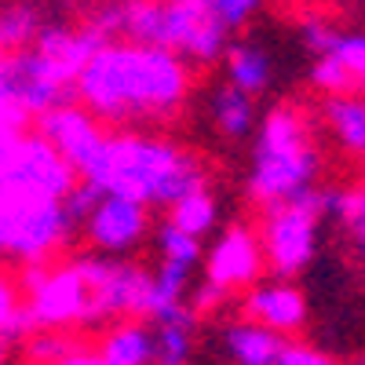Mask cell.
Returning <instances> with one entry per match:
<instances>
[{"label": "cell", "instance_id": "cell-1", "mask_svg": "<svg viewBox=\"0 0 365 365\" xmlns=\"http://www.w3.org/2000/svg\"><path fill=\"white\" fill-rule=\"evenodd\" d=\"M187 66L175 51L135 44V41H103L81 66L73 91L77 103L110 125H143L161 120L187 99Z\"/></svg>", "mask_w": 365, "mask_h": 365}, {"label": "cell", "instance_id": "cell-2", "mask_svg": "<svg viewBox=\"0 0 365 365\" xmlns=\"http://www.w3.org/2000/svg\"><path fill=\"white\" fill-rule=\"evenodd\" d=\"M96 26L106 37L154 44L201 66L227 51V29L212 19L205 0H113Z\"/></svg>", "mask_w": 365, "mask_h": 365}, {"label": "cell", "instance_id": "cell-3", "mask_svg": "<svg viewBox=\"0 0 365 365\" xmlns=\"http://www.w3.org/2000/svg\"><path fill=\"white\" fill-rule=\"evenodd\" d=\"M103 190H120L135 201L172 208L187 194L205 187L201 165L168 139L154 135H110L106 165H103Z\"/></svg>", "mask_w": 365, "mask_h": 365}, {"label": "cell", "instance_id": "cell-4", "mask_svg": "<svg viewBox=\"0 0 365 365\" xmlns=\"http://www.w3.org/2000/svg\"><path fill=\"white\" fill-rule=\"evenodd\" d=\"M318 150L307 135V125L292 110H274L252 150V197L270 205L299 201L314 190Z\"/></svg>", "mask_w": 365, "mask_h": 365}, {"label": "cell", "instance_id": "cell-5", "mask_svg": "<svg viewBox=\"0 0 365 365\" xmlns=\"http://www.w3.org/2000/svg\"><path fill=\"white\" fill-rule=\"evenodd\" d=\"M70 237L73 230L63 216V197L37 201L0 190V256L37 263Z\"/></svg>", "mask_w": 365, "mask_h": 365}, {"label": "cell", "instance_id": "cell-6", "mask_svg": "<svg viewBox=\"0 0 365 365\" xmlns=\"http://www.w3.org/2000/svg\"><path fill=\"white\" fill-rule=\"evenodd\" d=\"M0 99L11 103L26 117H41L51 106L77 103L73 81L58 73V66L34 44L0 55Z\"/></svg>", "mask_w": 365, "mask_h": 365}, {"label": "cell", "instance_id": "cell-7", "mask_svg": "<svg viewBox=\"0 0 365 365\" xmlns=\"http://www.w3.org/2000/svg\"><path fill=\"white\" fill-rule=\"evenodd\" d=\"M37 132L63 154V161L77 172V179H88L99 187L103 165H106V143L110 135L99 128V117L84 110L81 103L51 106L37 117Z\"/></svg>", "mask_w": 365, "mask_h": 365}, {"label": "cell", "instance_id": "cell-8", "mask_svg": "<svg viewBox=\"0 0 365 365\" xmlns=\"http://www.w3.org/2000/svg\"><path fill=\"white\" fill-rule=\"evenodd\" d=\"M311 194L299 197V201L270 205V216H267L259 245H263V263L274 274H282V278L299 274L318 252V223H322V216H318Z\"/></svg>", "mask_w": 365, "mask_h": 365}, {"label": "cell", "instance_id": "cell-9", "mask_svg": "<svg viewBox=\"0 0 365 365\" xmlns=\"http://www.w3.org/2000/svg\"><path fill=\"white\" fill-rule=\"evenodd\" d=\"M77 182V172L63 161V154L41 132H19L15 154L8 165V179L0 190L37 201H58Z\"/></svg>", "mask_w": 365, "mask_h": 365}, {"label": "cell", "instance_id": "cell-10", "mask_svg": "<svg viewBox=\"0 0 365 365\" xmlns=\"http://www.w3.org/2000/svg\"><path fill=\"white\" fill-rule=\"evenodd\" d=\"M26 292H29L26 322H37V325H73V322L84 325L91 311V289L73 263L51 274L41 270V263H29Z\"/></svg>", "mask_w": 365, "mask_h": 365}, {"label": "cell", "instance_id": "cell-11", "mask_svg": "<svg viewBox=\"0 0 365 365\" xmlns=\"http://www.w3.org/2000/svg\"><path fill=\"white\" fill-rule=\"evenodd\" d=\"M84 237L88 245L103 252V256H128L132 249L143 245V237L150 230V216L146 205L120 194V190H103V197L96 201V208L84 220Z\"/></svg>", "mask_w": 365, "mask_h": 365}, {"label": "cell", "instance_id": "cell-12", "mask_svg": "<svg viewBox=\"0 0 365 365\" xmlns=\"http://www.w3.org/2000/svg\"><path fill=\"white\" fill-rule=\"evenodd\" d=\"M263 270V245L259 237L245 227H230L208 252L205 267V285L212 292H234V289H249Z\"/></svg>", "mask_w": 365, "mask_h": 365}, {"label": "cell", "instance_id": "cell-13", "mask_svg": "<svg viewBox=\"0 0 365 365\" xmlns=\"http://www.w3.org/2000/svg\"><path fill=\"white\" fill-rule=\"evenodd\" d=\"M241 311L245 318L274 329V332H296L303 322H307V299L303 292L282 278V274H274L270 282H252L245 289V299H241Z\"/></svg>", "mask_w": 365, "mask_h": 365}, {"label": "cell", "instance_id": "cell-14", "mask_svg": "<svg viewBox=\"0 0 365 365\" xmlns=\"http://www.w3.org/2000/svg\"><path fill=\"white\" fill-rule=\"evenodd\" d=\"M285 344V332H274L252 318L227 322L220 329V354L227 365H278Z\"/></svg>", "mask_w": 365, "mask_h": 365}, {"label": "cell", "instance_id": "cell-15", "mask_svg": "<svg viewBox=\"0 0 365 365\" xmlns=\"http://www.w3.org/2000/svg\"><path fill=\"white\" fill-rule=\"evenodd\" d=\"M303 44L314 58H332L336 66L347 70V77L365 81V34H358V29H332L325 22H307Z\"/></svg>", "mask_w": 365, "mask_h": 365}, {"label": "cell", "instance_id": "cell-16", "mask_svg": "<svg viewBox=\"0 0 365 365\" xmlns=\"http://www.w3.org/2000/svg\"><path fill=\"white\" fill-rule=\"evenodd\" d=\"M208 120H212V128L230 143L249 139L252 128H256V96L241 91L230 81L216 84L208 96Z\"/></svg>", "mask_w": 365, "mask_h": 365}, {"label": "cell", "instance_id": "cell-17", "mask_svg": "<svg viewBox=\"0 0 365 365\" xmlns=\"http://www.w3.org/2000/svg\"><path fill=\"white\" fill-rule=\"evenodd\" d=\"M322 113L332 135L344 143V150L365 158V96H358V91H329Z\"/></svg>", "mask_w": 365, "mask_h": 365}, {"label": "cell", "instance_id": "cell-18", "mask_svg": "<svg viewBox=\"0 0 365 365\" xmlns=\"http://www.w3.org/2000/svg\"><path fill=\"white\" fill-rule=\"evenodd\" d=\"M223 63H227V81L237 84L241 91L249 96H263L274 81V58L267 48L252 44V41H241V44H230L223 51Z\"/></svg>", "mask_w": 365, "mask_h": 365}, {"label": "cell", "instance_id": "cell-19", "mask_svg": "<svg viewBox=\"0 0 365 365\" xmlns=\"http://www.w3.org/2000/svg\"><path fill=\"white\" fill-rule=\"evenodd\" d=\"M106 365H154V340L146 322H117L99 344Z\"/></svg>", "mask_w": 365, "mask_h": 365}, {"label": "cell", "instance_id": "cell-20", "mask_svg": "<svg viewBox=\"0 0 365 365\" xmlns=\"http://www.w3.org/2000/svg\"><path fill=\"white\" fill-rule=\"evenodd\" d=\"M41 15L29 8V4H11V8H0V55L29 48L41 34Z\"/></svg>", "mask_w": 365, "mask_h": 365}, {"label": "cell", "instance_id": "cell-21", "mask_svg": "<svg viewBox=\"0 0 365 365\" xmlns=\"http://www.w3.org/2000/svg\"><path fill=\"white\" fill-rule=\"evenodd\" d=\"M168 220H172L179 230H187V234H194V237H205L212 227H216V201H212L208 190L201 187V190L187 194L182 201H175Z\"/></svg>", "mask_w": 365, "mask_h": 365}, {"label": "cell", "instance_id": "cell-22", "mask_svg": "<svg viewBox=\"0 0 365 365\" xmlns=\"http://www.w3.org/2000/svg\"><path fill=\"white\" fill-rule=\"evenodd\" d=\"M26 325V307L8 278H0V344H8L19 336V329Z\"/></svg>", "mask_w": 365, "mask_h": 365}, {"label": "cell", "instance_id": "cell-23", "mask_svg": "<svg viewBox=\"0 0 365 365\" xmlns=\"http://www.w3.org/2000/svg\"><path fill=\"white\" fill-rule=\"evenodd\" d=\"M205 4H208L212 19H216V22L227 29V34H230V29L245 26V22L259 11L263 0H205Z\"/></svg>", "mask_w": 365, "mask_h": 365}, {"label": "cell", "instance_id": "cell-24", "mask_svg": "<svg viewBox=\"0 0 365 365\" xmlns=\"http://www.w3.org/2000/svg\"><path fill=\"white\" fill-rule=\"evenodd\" d=\"M344 223L354 237V252H358V263L365 267V190L358 194H347V208H344Z\"/></svg>", "mask_w": 365, "mask_h": 365}, {"label": "cell", "instance_id": "cell-25", "mask_svg": "<svg viewBox=\"0 0 365 365\" xmlns=\"http://www.w3.org/2000/svg\"><path fill=\"white\" fill-rule=\"evenodd\" d=\"M278 365H332V358L325 351H314L307 344H285Z\"/></svg>", "mask_w": 365, "mask_h": 365}, {"label": "cell", "instance_id": "cell-26", "mask_svg": "<svg viewBox=\"0 0 365 365\" xmlns=\"http://www.w3.org/2000/svg\"><path fill=\"white\" fill-rule=\"evenodd\" d=\"M19 132H0V187H4V179H8V165H11V154H15V143H19Z\"/></svg>", "mask_w": 365, "mask_h": 365}, {"label": "cell", "instance_id": "cell-27", "mask_svg": "<svg viewBox=\"0 0 365 365\" xmlns=\"http://www.w3.org/2000/svg\"><path fill=\"white\" fill-rule=\"evenodd\" d=\"M48 365H106V358L99 354V351H70V354H63V358H55V361H48Z\"/></svg>", "mask_w": 365, "mask_h": 365}, {"label": "cell", "instance_id": "cell-28", "mask_svg": "<svg viewBox=\"0 0 365 365\" xmlns=\"http://www.w3.org/2000/svg\"><path fill=\"white\" fill-rule=\"evenodd\" d=\"M15 128H26V113H19L11 103L0 99V132H15Z\"/></svg>", "mask_w": 365, "mask_h": 365}, {"label": "cell", "instance_id": "cell-29", "mask_svg": "<svg viewBox=\"0 0 365 365\" xmlns=\"http://www.w3.org/2000/svg\"><path fill=\"white\" fill-rule=\"evenodd\" d=\"M361 4H365V0H361Z\"/></svg>", "mask_w": 365, "mask_h": 365}]
</instances>
